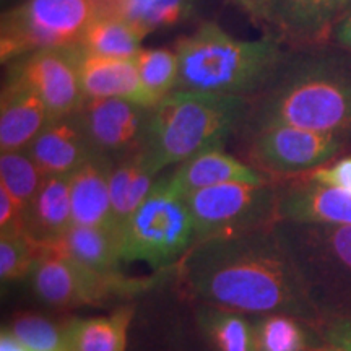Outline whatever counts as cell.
I'll return each instance as SVG.
<instances>
[{
  "label": "cell",
  "instance_id": "obj_34",
  "mask_svg": "<svg viewBox=\"0 0 351 351\" xmlns=\"http://www.w3.org/2000/svg\"><path fill=\"white\" fill-rule=\"evenodd\" d=\"M249 16L256 26L265 29L267 36L271 33V7L270 0H228Z\"/></svg>",
  "mask_w": 351,
  "mask_h": 351
},
{
  "label": "cell",
  "instance_id": "obj_6",
  "mask_svg": "<svg viewBox=\"0 0 351 351\" xmlns=\"http://www.w3.org/2000/svg\"><path fill=\"white\" fill-rule=\"evenodd\" d=\"M194 243V218L186 199L168 191L160 178L122 231V262H145L165 274Z\"/></svg>",
  "mask_w": 351,
  "mask_h": 351
},
{
  "label": "cell",
  "instance_id": "obj_29",
  "mask_svg": "<svg viewBox=\"0 0 351 351\" xmlns=\"http://www.w3.org/2000/svg\"><path fill=\"white\" fill-rule=\"evenodd\" d=\"M46 176L26 150L7 152L0 156V186L26 210Z\"/></svg>",
  "mask_w": 351,
  "mask_h": 351
},
{
  "label": "cell",
  "instance_id": "obj_32",
  "mask_svg": "<svg viewBox=\"0 0 351 351\" xmlns=\"http://www.w3.org/2000/svg\"><path fill=\"white\" fill-rule=\"evenodd\" d=\"M311 181L322 184V186L343 189L351 192V156L341 158V160L333 161V163L322 166V168L306 174Z\"/></svg>",
  "mask_w": 351,
  "mask_h": 351
},
{
  "label": "cell",
  "instance_id": "obj_36",
  "mask_svg": "<svg viewBox=\"0 0 351 351\" xmlns=\"http://www.w3.org/2000/svg\"><path fill=\"white\" fill-rule=\"evenodd\" d=\"M330 44L351 52V8L346 12L343 19L335 25V28H333Z\"/></svg>",
  "mask_w": 351,
  "mask_h": 351
},
{
  "label": "cell",
  "instance_id": "obj_4",
  "mask_svg": "<svg viewBox=\"0 0 351 351\" xmlns=\"http://www.w3.org/2000/svg\"><path fill=\"white\" fill-rule=\"evenodd\" d=\"M249 99L239 96L174 91L148 112L142 145L153 174L210 148H223L239 130Z\"/></svg>",
  "mask_w": 351,
  "mask_h": 351
},
{
  "label": "cell",
  "instance_id": "obj_21",
  "mask_svg": "<svg viewBox=\"0 0 351 351\" xmlns=\"http://www.w3.org/2000/svg\"><path fill=\"white\" fill-rule=\"evenodd\" d=\"M158 176L145 163L142 150L111 161L109 168V194H111L112 225L119 231L132 215L143 204L155 186Z\"/></svg>",
  "mask_w": 351,
  "mask_h": 351
},
{
  "label": "cell",
  "instance_id": "obj_33",
  "mask_svg": "<svg viewBox=\"0 0 351 351\" xmlns=\"http://www.w3.org/2000/svg\"><path fill=\"white\" fill-rule=\"evenodd\" d=\"M16 232H25V210L5 187L0 186V236Z\"/></svg>",
  "mask_w": 351,
  "mask_h": 351
},
{
  "label": "cell",
  "instance_id": "obj_30",
  "mask_svg": "<svg viewBox=\"0 0 351 351\" xmlns=\"http://www.w3.org/2000/svg\"><path fill=\"white\" fill-rule=\"evenodd\" d=\"M28 351H67L65 326L38 314H19L7 328Z\"/></svg>",
  "mask_w": 351,
  "mask_h": 351
},
{
  "label": "cell",
  "instance_id": "obj_16",
  "mask_svg": "<svg viewBox=\"0 0 351 351\" xmlns=\"http://www.w3.org/2000/svg\"><path fill=\"white\" fill-rule=\"evenodd\" d=\"M51 121L43 99L25 82L8 73L0 98L2 153L26 150Z\"/></svg>",
  "mask_w": 351,
  "mask_h": 351
},
{
  "label": "cell",
  "instance_id": "obj_23",
  "mask_svg": "<svg viewBox=\"0 0 351 351\" xmlns=\"http://www.w3.org/2000/svg\"><path fill=\"white\" fill-rule=\"evenodd\" d=\"M135 307L122 304L108 315L73 319L65 326L67 351H125Z\"/></svg>",
  "mask_w": 351,
  "mask_h": 351
},
{
  "label": "cell",
  "instance_id": "obj_5",
  "mask_svg": "<svg viewBox=\"0 0 351 351\" xmlns=\"http://www.w3.org/2000/svg\"><path fill=\"white\" fill-rule=\"evenodd\" d=\"M275 230L322 324L351 320V226L276 221Z\"/></svg>",
  "mask_w": 351,
  "mask_h": 351
},
{
  "label": "cell",
  "instance_id": "obj_35",
  "mask_svg": "<svg viewBox=\"0 0 351 351\" xmlns=\"http://www.w3.org/2000/svg\"><path fill=\"white\" fill-rule=\"evenodd\" d=\"M317 330L326 343L343 351H351V320H327Z\"/></svg>",
  "mask_w": 351,
  "mask_h": 351
},
{
  "label": "cell",
  "instance_id": "obj_10",
  "mask_svg": "<svg viewBox=\"0 0 351 351\" xmlns=\"http://www.w3.org/2000/svg\"><path fill=\"white\" fill-rule=\"evenodd\" d=\"M245 163L274 181L306 176L333 163L351 145L350 135L274 125L236 135Z\"/></svg>",
  "mask_w": 351,
  "mask_h": 351
},
{
  "label": "cell",
  "instance_id": "obj_20",
  "mask_svg": "<svg viewBox=\"0 0 351 351\" xmlns=\"http://www.w3.org/2000/svg\"><path fill=\"white\" fill-rule=\"evenodd\" d=\"M109 168L111 161L106 158L91 156L70 174L73 225L116 228L112 225Z\"/></svg>",
  "mask_w": 351,
  "mask_h": 351
},
{
  "label": "cell",
  "instance_id": "obj_37",
  "mask_svg": "<svg viewBox=\"0 0 351 351\" xmlns=\"http://www.w3.org/2000/svg\"><path fill=\"white\" fill-rule=\"evenodd\" d=\"M0 351H28L23 345L20 343L5 327L2 328V335H0Z\"/></svg>",
  "mask_w": 351,
  "mask_h": 351
},
{
  "label": "cell",
  "instance_id": "obj_13",
  "mask_svg": "<svg viewBox=\"0 0 351 351\" xmlns=\"http://www.w3.org/2000/svg\"><path fill=\"white\" fill-rule=\"evenodd\" d=\"M271 33L287 47L330 44L333 28L351 8V0H270Z\"/></svg>",
  "mask_w": 351,
  "mask_h": 351
},
{
  "label": "cell",
  "instance_id": "obj_8",
  "mask_svg": "<svg viewBox=\"0 0 351 351\" xmlns=\"http://www.w3.org/2000/svg\"><path fill=\"white\" fill-rule=\"evenodd\" d=\"M96 15V0H25L2 16V64L44 47L77 46Z\"/></svg>",
  "mask_w": 351,
  "mask_h": 351
},
{
  "label": "cell",
  "instance_id": "obj_22",
  "mask_svg": "<svg viewBox=\"0 0 351 351\" xmlns=\"http://www.w3.org/2000/svg\"><path fill=\"white\" fill-rule=\"evenodd\" d=\"M52 247L90 269L117 271L122 262V232L112 226L72 225Z\"/></svg>",
  "mask_w": 351,
  "mask_h": 351
},
{
  "label": "cell",
  "instance_id": "obj_14",
  "mask_svg": "<svg viewBox=\"0 0 351 351\" xmlns=\"http://www.w3.org/2000/svg\"><path fill=\"white\" fill-rule=\"evenodd\" d=\"M278 221L351 226V192L306 176L278 181Z\"/></svg>",
  "mask_w": 351,
  "mask_h": 351
},
{
  "label": "cell",
  "instance_id": "obj_15",
  "mask_svg": "<svg viewBox=\"0 0 351 351\" xmlns=\"http://www.w3.org/2000/svg\"><path fill=\"white\" fill-rule=\"evenodd\" d=\"M269 176L254 169L245 161L226 153L223 148H210L178 165L171 174L163 176L165 186L176 195H191L202 189L226 182H263Z\"/></svg>",
  "mask_w": 351,
  "mask_h": 351
},
{
  "label": "cell",
  "instance_id": "obj_25",
  "mask_svg": "<svg viewBox=\"0 0 351 351\" xmlns=\"http://www.w3.org/2000/svg\"><path fill=\"white\" fill-rule=\"evenodd\" d=\"M192 0H108L98 13H111L130 21L145 36L156 29L173 28L191 15Z\"/></svg>",
  "mask_w": 351,
  "mask_h": 351
},
{
  "label": "cell",
  "instance_id": "obj_31",
  "mask_svg": "<svg viewBox=\"0 0 351 351\" xmlns=\"http://www.w3.org/2000/svg\"><path fill=\"white\" fill-rule=\"evenodd\" d=\"M44 247L26 232L0 236V278L2 283L19 282L32 274Z\"/></svg>",
  "mask_w": 351,
  "mask_h": 351
},
{
  "label": "cell",
  "instance_id": "obj_11",
  "mask_svg": "<svg viewBox=\"0 0 351 351\" xmlns=\"http://www.w3.org/2000/svg\"><path fill=\"white\" fill-rule=\"evenodd\" d=\"M80 44L44 47L21 56L8 73L25 82L43 99L52 121L62 119L73 116L85 101L80 83Z\"/></svg>",
  "mask_w": 351,
  "mask_h": 351
},
{
  "label": "cell",
  "instance_id": "obj_17",
  "mask_svg": "<svg viewBox=\"0 0 351 351\" xmlns=\"http://www.w3.org/2000/svg\"><path fill=\"white\" fill-rule=\"evenodd\" d=\"M80 83L85 99L119 98L153 108L145 91L135 57L96 56L82 49Z\"/></svg>",
  "mask_w": 351,
  "mask_h": 351
},
{
  "label": "cell",
  "instance_id": "obj_26",
  "mask_svg": "<svg viewBox=\"0 0 351 351\" xmlns=\"http://www.w3.org/2000/svg\"><path fill=\"white\" fill-rule=\"evenodd\" d=\"M145 34L130 21L111 13H98L88 25L80 46L83 51L106 57H135Z\"/></svg>",
  "mask_w": 351,
  "mask_h": 351
},
{
  "label": "cell",
  "instance_id": "obj_3",
  "mask_svg": "<svg viewBox=\"0 0 351 351\" xmlns=\"http://www.w3.org/2000/svg\"><path fill=\"white\" fill-rule=\"evenodd\" d=\"M174 51L179 59L176 91L251 99L274 75L287 46L274 36L236 39L219 25L205 21L194 33L179 38Z\"/></svg>",
  "mask_w": 351,
  "mask_h": 351
},
{
  "label": "cell",
  "instance_id": "obj_38",
  "mask_svg": "<svg viewBox=\"0 0 351 351\" xmlns=\"http://www.w3.org/2000/svg\"><path fill=\"white\" fill-rule=\"evenodd\" d=\"M313 351H343V350L337 348V346H333V345H330V343H326V341H324L322 345L317 346V348H314Z\"/></svg>",
  "mask_w": 351,
  "mask_h": 351
},
{
  "label": "cell",
  "instance_id": "obj_39",
  "mask_svg": "<svg viewBox=\"0 0 351 351\" xmlns=\"http://www.w3.org/2000/svg\"><path fill=\"white\" fill-rule=\"evenodd\" d=\"M98 3H103V2H108V0H96Z\"/></svg>",
  "mask_w": 351,
  "mask_h": 351
},
{
  "label": "cell",
  "instance_id": "obj_19",
  "mask_svg": "<svg viewBox=\"0 0 351 351\" xmlns=\"http://www.w3.org/2000/svg\"><path fill=\"white\" fill-rule=\"evenodd\" d=\"M72 225L70 176H46L25 210V232L41 247H52Z\"/></svg>",
  "mask_w": 351,
  "mask_h": 351
},
{
  "label": "cell",
  "instance_id": "obj_24",
  "mask_svg": "<svg viewBox=\"0 0 351 351\" xmlns=\"http://www.w3.org/2000/svg\"><path fill=\"white\" fill-rule=\"evenodd\" d=\"M197 324L212 351H261L256 326L244 314L202 302Z\"/></svg>",
  "mask_w": 351,
  "mask_h": 351
},
{
  "label": "cell",
  "instance_id": "obj_12",
  "mask_svg": "<svg viewBox=\"0 0 351 351\" xmlns=\"http://www.w3.org/2000/svg\"><path fill=\"white\" fill-rule=\"evenodd\" d=\"M150 109L127 99L90 98L75 117L93 155L116 161L142 150Z\"/></svg>",
  "mask_w": 351,
  "mask_h": 351
},
{
  "label": "cell",
  "instance_id": "obj_18",
  "mask_svg": "<svg viewBox=\"0 0 351 351\" xmlns=\"http://www.w3.org/2000/svg\"><path fill=\"white\" fill-rule=\"evenodd\" d=\"M26 152L44 176H70L95 156L75 114L51 121Z\"/></svg>",
  "mask_w": 351,
  "mask_h": 351
},
{
  "label": "cell",
  "instance_id": "obj_1",
  "mask_svg": "<svg viewBox=\"0 0 351 351\" xmlns=\"http://www.w3.org/2000/svg\"><path fill=\"white\" fill-rule=\"evenodd\" d=\"M176 269L184 287L202 302L241 314H287L322 326L275 225L199 241Z\"/></svg>",
  "mask_w": 351,
  "mask_h": 351
},
{
  "label": "cell",
  "instance_id": "obj_9",
  "mask_svg": "<svg viewBox=\"0 0 351 351\" xmlns=\"http://www.w3.org/2000/svg\"><path fill=\"white\" fill-rule=\"evenodd\" d=\"M184 199L194 218L195 243L270 228L278 221V181L274 179L219 184Z\"/></svg>",
  "mask_w": 351,
  "mask_h": 351
},
{
  "label": "cell",
  "instance_id": "obj_27",
  "mask_svg": "<svg viewBox=\"0 0 351 351\" xmlns=\"http://www.w3.org/2000/svg\"><path fill=\"white\" fill-rule=\"evenodd\" d=\"M254 326L261 351H313L324 343L317 327L293 315H258Z\"/></svg>",
  "mask_w": 351,
  "mask_h": 351
},
{
  "label": "cell",
  "instance_id": "obj_28",
  "mask_svg": "<svg viewBox=\"0 0 351 351\" xmlns=\"http://www.w3.org/2000/svg\"><path fill=\"white\" fill-rule=\"evenodd\" d=\"M143 88L150 96L153 106L174 93L179 78L178 52L169 47L140 49L135 56Z\"/></svg>",
  "mask_w": 351,
  "mask_h": 351
},
{
  "label": "cell",
  "instance_id": "obj_7",
  "mask_svg": "<svg viewBox=\"0 0 351 351\" xmlns=\"http://www.w3.org/2000/svg\"><path fill=\"white\" fill-rule=\"evenodd\" d=\"M33 293L54 307H104L150 289L156 278H132L117 271L90 269L57 251L44 247L29 274Z\"/></svg>",
  "mask_w": 351,
  "mask_h": 351
},
{
  "label": "cell",
  "instance_id": "obj_2",
  "mask_svg": "<svg viewBox=\"0 0 351 351\" xmlns=\"http://www.w3.org/2000/svg\"><path fill=\"white\" fill-rule=\"evenodd\" d=\"M274 125L351 137V52L333 44L287 47L236 135Z\"/></svg>",
  "mask_w": 351,
  "mask_h": 351
}]
</instances>
